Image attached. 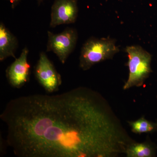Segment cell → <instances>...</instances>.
Returning a JSON list of instances; mask_svg holds the SVG:
<instances>
[{
    "label": "cell",
    "mask_w": 157,
    "mask_h": 157,
    "mask_svg": "<svg viewBox=\"0 0 157 157\" xmlns=\"http://www.w3.org/2000/svg\"><path fill=\"white\" fill-rule=\"evenodd\" d=\"M0 118L18 157H107L122 151L126 132L102 96L79 87L11 100Z\"/></svg>",
    "instance_id": "cell-1"
},
{
    "label": "cell",
    "mask_w": 157,
    "mask_h": 157,
    "mask_svg": "<svg viewBox=\"0 0 157 157\" xmlns=\"http://www.w3.org/2000/svg\"><path fill=\"white\" fill-rule=\"evenodd\" d=\"M119 52L114 39L91 37L82 47L79 67L84 71L89 70L96 64L112 58Z\"/></svg>",
    "instance_id": "cell-2"
},
{
    "label": "cell",
    "mask_w": 157,
    "mask_h": 157,
    "mask_svg": "<svg viewBox=\"0 0 157 157\" xmlns=\"http://www.w3.org/2000/svg\"><path fill=\"white\" fill-rule=\"evenodd\" d=\"M126 51L128 57L129 74L128 80L124 85V90L142 85L151 72L150 54L138 45L128 46Z\"/></svg>",
    "instance_id": "cell-3"
},
{
    "label": "cell",
    "mask_w": 157,
    "mask_h": 157,
    "mask_svg": "<svg viewBox=\"0 0 157 157\" xmlns=\"http://www.w3.org/2000/svg\"><path fill=\"white\" fill-rule=\"evenodd\" d=\"M47 52L56 55L62 64L65 63L76 47L78 35L76 29L67 28L62 33L54 34L48 31Z\"/></svg>",
    "instance_id": "cell-4"
},
{
    "label": "cell",
    "mask_w": 157,
    "mask_h": 157,
    "mask_svg": "<svg viewBox=\"0 0 157 157\" xmlns=\"http://www.w3.org/2000/svg\"><path fill=\"white\" fill-rule=\"evenodd\" d=\"M34 73L37 81L46 92L52 93L59 90L62 83L61 76L45 52L40 53Z\"/></svg>",
    "instance_id": "cell-5"
},
{
    "label": "cell",
    "mask_w": 157,
    "mask_h": 157,
    "mask_svg": "<svg viewBox=\"0 0 157 157\" xmlns=\"http://www.w3.org/2000/svg\"><path fill=\"white\" fill-rule=\"evenodd\" d=\"M29 51L27 47L22 49L20 56L6 70V76L12 87L20 89L29 80L31 65L28 61Z\"/></svg>",
    "instance_id": "cell-6"
},
{
    "label": "cell",
    "mask_w": 157,
    "mask_h": 157,
    "mask_svg": "<svg viewBox=\"0 0 157 157\" xmlns=\"http://www.w3.org/2000/svg\"><path fill=\"white\" fill-rule=\"evenodd\" d=\"M78 14L77 0H55L51 8L50 27L74 23Z\"/></svg>",
    "instance_id": "cell-7"
},
{
    "label": "cell",
    "mask_w": 157,
    "mask_h": 157,
    "mask_svg": "<svg viewBox=\"0 0 157 157\" xmlns=\"http://www.w3.org/2000/svg\"><path fill=\"white\" fill-rule=\"evenodd\" d=\"M18 46V40L2 22L0 23V61L8 58L16 59L15 53Z\"/></svg>",
    "instance_id": "cell-8"
},
{
    "label": "cell",
    "mask_w": 157,
    "mask_h": 157,
    "mask_svg": "<svg viewBox=\"0 0 157 157\" xmlns=\"http://www.w3.org/2000/svg\"><path fill=\"white\" fill-rule=\"evenodd\" d=\"M156 148L151 144L135 142L130 144L127 148V156L132 157H151L155 155Z\"/></svg>",
    "instance_id": "cell-9"
},
{
    "label": "cell",
    "mask_w": 157,
    "mask_h": 157,
    "mask_svg": "<svg viewBox=\"0 0 157 157\" xmlns=\"http://www.w3.org/2000/svg\"><path fill=\"white\" fill-rule=\"evenodd\" d=\"M132 132L141 134L153 132L157 131V123L147 120L144 118H141L138 120L130 122Z\"/></svg>",
    "instance_id": "cell-10"
},
{
    "label": "cell",
    "mask_w": 157,
    "mask_h": 157,
    "mask_svg": "<svg viewBox=\"0 0 157 157\" xmlns=\"http://www.w3.org/2000/svg\"><path fill=\"white\" fill-rule=\"evenodd\" d=\"M10 2L12 9H14L19 4L20 0H8Z\"/></svg>",
    "instance_id": "cell-11"
},
{
    "label": "cell",
    "mask_w": 157,
    "mask_h": 157,
    "mask_svg": "<svg viewBox=\"0 0 157 157\" xmlns=\"http://www.w3.org/2000/svg\"><path fill=\"white\" fill-rule=\"evenodd\" d=\"M36 1L38 2V4H40L44 0H36Z\"/></svg>",
    "instance_id": "cell-12"
}]
</instances>
